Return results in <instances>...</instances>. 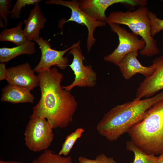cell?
Wrapping results in <instances>:
<instances>
[{
	"instance_id": "d6986e66",
	"label": "cell",
	"mask_w": 163,
	"mask_h": 163,
	"mask_svg": "<svg viewBox=\"0 0 163 163\" xmlns=\"http://www.w3.org/2000/svg\"><path fill=\"white\" fill-rule=\"evenodd\" d=\"M32 163H73L70 156L62 157L50 149L44 150Z\"/></svg>"
},
{
	"instance_id": "603a6c76",
	"label": "cell",
	"mask_w": 163,
	"mask_h": 163,
	"mask_svg": "<svg viewBox=\"0 0 163 163\" xmlns=\"http://www.w3.org/2000/svg\"><path fill=\"white\" fill-rule=\"evenodd\" d=\"M78 161L79 163H117L113 157H108L103 153L98 155L94 159L80 156Z\"/></svg>"
},
{
	"instance_id": "44dd1931",
	"label": "cell",
	"mask_w": 163,
	"mask_h": 163,
	"mask_svg": "<svg viewBox=\"0 0 163 163\" xmlns=\"http://www.w3.org/2000/svg\"><path fill=\"white\" fill-rule=\"evenodd\" d=\"M41 0H17L13 6V8L10 11V17L11 19H20L23 8L26 5L35 4L37 3H40Z\"/></svg>"
},
{
	"instance_id": "4fadbf2b",
	"label": "cell",
	"mask_w": 163,
	"mask_h": 163,
	"mask_svg": "<svg viewBox=\"0 0 163 163\" xmlns=\"http://www.w3.org/2000/svg\"><path fill=\"white\" fill-rule=\"evenodd\" d=\"M138 51L131 52L123 58L118 66L124 78L127 80L131 78L137 73L143 75L145 78L151 75L154 72L155 67L152 64L145 66L141 64L137 58Z\"/></svg>"
},
{
	"instance_id": "277c9868",
	"label": "cell",
	"mask_w": 163,
	"mask_h": 163,
	"mask_svg": "<svg viewBox=\"0 0 163 163\" xmlns=\"http://www.w3.org/2000/svg\"><path fill=\"white\" fill-rule=\"evenodd\" d=\"M148 9L146 6H140L133 11H113L107 17L106 22L127 26L132 33L139 36L145 41V47L139 51L140 55L148 57L158 55L160 50L156 40L151 34V25L148 16Z\"/></svg>"
},
{
	"instance_id": "d4e9b609",
	"label": "cell",
	"mask_w": 163,
	"mask_h": 163,
	"mask_svg": "<svg viewBox=\"0 0 163 163\" xmlns=\"http://www.w3.org/2000/svg\"><path fill=\"white\" fill-rule=\"evenodd\" d=\"M7 69L5 65L3 63L0 64V80H6L7 79Z\"/></svg>"
},
{
	"instance_id": "7c38bea8",
	"label": "cell",
	"mask_w": 163,
	"mask_h": 163,
	"mask_svg": "<svg viewBox=\"0 0 163 163\" xmlns=\"http://www.w3.org/2000/svg\"><path fill=\"white\" fill-rule=\"evenodd\" d=\"M34 72L29 64L26 62L7 69L6 80L8 84L27 88L31 91L39 84L38 77L34 74Z\"/></svg>"
},
{
	"instance_id": "83f0119b",
	"label": "cell",
	"mask_w": 163,
	"mask_h": 163,
	"mask_svg": "<svg viewBox=\"0 0 163 163\" xmlns=\"http://www.w3.org/2000/svg\"><path fill=\"white\" fill-rule=\"evenodd\" d=\"M2 18L0 17V27L1 28H3L5 29V27H6L5 24L2 21Z\"/></svg>"
},
{
	"instance_id": "484cf974",
	"label": "cell",
	"mask_w": 163,
	"mask_h": 163,
	"mask_svg": "<svg viewBox=\"0 0 163 163\" xmlns=\"http://www.w3.org/2000/svg\"><path fill=\"white\" fill-rule=\"evenodd\" d=\"M0 163H25L23 162H18L15 161H4L2 160L0 161Z\"/></svg>"
},
{
	"instance_id": "5bb4252c",
	"label": "cell",
	"mask_w": 163,
	"mask_h": 163,
	"mask_svg": "<svg viewBox=\"0 0 163 163\" xmlns=\"http://www.w3.org/2000/svg\"><path fill=\"white\" fill-rule=\"evenodd\" d=\"M46 21L39 3H35L30 11L27 18L24 21L25 27L23 31L27 41H34L40 37V31L44 27Z\"/></svg>"
},
{
	"instance_id": "3957f363",
	"label": "cell",
	"mask_w": 163,
	"mask_h": 163,
	"mask_svg": "<svg viewBox=\"0 0 163 163\" xmlns=\"http://www.w3.org/2000/svg\"><path fill=\"white\" fill-rule=\"evenodd\" d=\"M128 133L133 143L146 154H163V99L151 106Z\"/></svg>"
},
{
	"instance_id": "9c48e42d",
	"label": "cell",
	"mask_w": 163,
	"mask_h": 163,
	"mask_svg": "<svg viewBox=\"0 0 163 163\" xmlns=\"http://www.w3.org/2000/svg\"><path fill=\"white\" fill-rule=\"evenodd\" d=\"M73 56L72 63L69 66L73 71L75 78L70 85L62 86V88L70 91L75 87H92L96 83V73L89 66H85L83 63V56L80 45L74 46L69 50L68 54Z\"/></svg>"
},
{
	"instance_id": "52a82bcc",
	"label": "cell",
	"mask_w": 163,
	"mask_h": 163,
	"mask_svg": "<svg viewBox=\"0 0 163 163\" xmlns=\"http://www.w3.org/2000/svg\"><path fill=\"white\" fill-rule=\"evenodd\" d=\"M45 3L47 5L54 4L62 5L67 7L71 10L70 17L66 21L59 23V26L61 29L65 23L69 21H74L86 27L88 30L87 47L88 52H89L96 41V39L94 36L95 29L97 27L106 26L107 23L97 21L90 17L81 9L79 6L78 1L77 0L71 1L50 0L45 1Z\"/></svg>"
},
{
	"instance_id": "e0dca14e",
	"label": "cell",
	"mask_w": 163,
	"mask_h": 163,
	"mask_svg": "<svg viewBox=\"0 0 163 163\" xmlns=\"http://www.w3.org/2000/svg\"><path fill=\"white\" fill-rule=\"evenodd\" d=\"M22 22L20 21L15 27L4 29L0 34V41L10 42L17 46L28 41L22 29Z\"/></svg>"
},
{
	"instance_id": "9a60e30c",
	"label": "cell",
	"mask_w": 163,
	"mask_h": 163,
	"mask_svg": "<svg viewBox=\"0 0 163 163\" xmlns=\"http://www.w3.org/2000/svg\"><path fill=\"white\" fill-rule=\"evenodd\" d=\"M2 102L13 104L33 103L35 97L27 88L8 84L2 89Z\"/></svg>"
},
{
	"instance_id": "ba28073f",
	"label": "cell",
	"mask_w": 163,
	"mask_h": 163,
	"mask_svg": "<svg viewBox=\"0 0 163 163\" xmlns=\"http://www.w3.org/2000/svg\"><path fill=\"white\" fill-rule=\"evenodd\" d=\"M34 41L38 45L41 53L40 60L34 69V72L38 73L49 70L53 66H57L61 70L65 69L69 66V60L67 57L64 56V54L72 47L80 45L81 42L79 40L67 49L58 51L52 48L50 42L41 37Z\"/></svg>"
},
{
	"instance_id": "7a4b0ae2",
	"label": "cell",
	"mask_w": 163,
	"mask_h": 163,
	"mask_svg": "<svg viewBox=\"0 0 163 163\" xmlns=\"http://www.w3.org/2000/svg\"><path fill=\"white\" fill-rule=\"evenodd\" d=\"M163 99V92L143 99L135 98L119 105L104 114L97 125L99 134L110 141L117 140L144 118L147 110Z\"/></svg>"
},
{
	"instance_id": "cb8c5ba5",
	"label": "cell",
	"mask_w": 163,
	"mask_h": 163,
	"mask_svg": "<svg viewBox=\"0 0 163 163\" xmlns=\"http://www.w3.org/2000/svg\"><path fill=\"white\" fill-rule=\"evenodd\" d=\"M12 4L11 0H0V17L4 20L6 27L8 24L10 16L9 9L12 7Z\"/></svg>"
},
{
	"instance_id": "8992f818",
	"label": "cell",
	"mask_w": 163,
	"mask_h": 163,
	"mask_svg": "<svg viewBox=\"0 0 163 163\" xmlns=\"http://www.w3.org/2000/svg\"><path fill=\"white\" fill-rule=\"evenodd\" d=\"M111 30L117 35L119 43L117 47L110 54L106 56L104 60L118 66L122 59L127 53L134 51H139L145 47L146 43L132 33L128 31L120 25L108 23Z\"/></svg>"
},
{
	"instance_id": "5b68a950",
	"label": "cell",
	"mask_w": 163,
	"mask_h": 163,
	"mask_svg": "<svg viewBox=\"0 0 163 163\" xmlns=\"http://www.w3.org/2000/svg\"><path fill=\"white\" fill-rule=\"evenodd\" d=\"M52 129L46 119L30 117L24 132L26 147L35 152L47 149L53 139Z\"/></svg>"
},
{
	"instance_id": "30bf717a",
	"label": "cell",
	"mask_w": 163,
	"mask_h": 163,
	"mask_svg": "<svg viewBox=\"0 0 163 163\" xmlns=\"http://www.w3.org/2000/svg\"><path fill=\"white\" fill-rule=\"evenodd\" d=\"M81 10L94 19L106 22V9L116 3L126 4L132 6H145V0H80L78 1Z\"/></svg>"
},
{
	"instance_id": "4316f807",
	"label": "cell",
	"mask_w": 163,
	"mask_h": 163,
	"mask_svg": "<svg viewBox=\"0 0 163 163\" xmlns=\"http://www.w3.org/2000/svg\"><path fill=\"white\" fill-rule=\"evenodd\" d=\"M158 163H163V154H161L158 157Z\"/></svg>"
},
{
	"instance_id": "6da1fadb",
	"label": "cell",
	"mask_w": 163,
	"mask_h": 163,
	"mask_svg": "<svg viewBox=\"0 0 163 163\" xmlns=\"http://www.w3.org/2000/svg\"><path fill=\"white\" fill-rule=\"evenodd\" d=\"M37 76L41 97L30 117L46 119L52 129L66 128L73 121L78 103L70 91L61 86L63 75L54 67Z\"/></svg>"
},
{
	"instance_id": "8fae6325",
	"label": "cell",
	"mask_w": 163,
	"mask_h": 163,
	"mask_svg": "<svg viewBox=\"0 0 163 163\" xmlns=\"http://www.w3.org/2000/svg\"><path fill=\"white\" fill-rule=\"evenodd\" d=\"M152 62L155 70L151 75L145 78L139 84L136 92V99L150 97L163 89V56L155 59Z\"/></svg>"
},
{
	"instance_id": "2e32d148",
	"label": "cell",
	"mask_w": 163,
	"mask_h": 163,
	"mask_svg": "<svg viewBox=\"0 0 163 163\" xmlns=\"http://www.w3.org/2000/svg\"><path fill=\"white\" fill-rule=\"evenodd\" d=\"M35 52V43L32 41H27L23 44L14 47L0 48V62L3 63L8 62L19 55H31L34 54Z\"/></svg>"
},
{
	"instance_id": "7402d4cb",
	"label": "cell",
	"mask_w": 163,
	"mask_h": 163,
	"mask_svg": "<svg viewBox=\"0 0 163 163\" xmlns=\"http://www.w3.org/2000/svg\"><path fill=\"white\" fill-rule=\"evenodd\" d=\"M147 14L151 22V34L153 37L163 30V20L158 18L155 13L150 11H148Z\"/></svg>"
},
{
	"instance_id": "ac0fdd59",
	"label": "cell",
	"mask_w": 163,
	"mask_h": 163,
	"mask_svg": "<svg viewBox=\"0 0 163 163\" xmlns=\"http://www.w3.org/2000/svg\"><path fill=\"white\" fill-rule=\"evenodd\" d=\"M126 149L133 152L134 157L130 163H158V157L153 154H148L136 146L130 140L126 142Z\"/></svg>"
},
{
	"instance_id": "ffe728a7",
	"label": "cell",
	"mask_w": 163,
	"mask_h": 163,
	"mask_svg": "<svg viewBox=\"0 0 163 163\" xmlns=\"http://www.w3.org/2000/svg\"><path fill=\"white\" fill-rule=\"evenodd\" d=\"M84 132L82 128H77L74 132L67 135L62 144V148L58 154L65 156L67 155L77 140L80 138Z\"/></svg>"
}]
</instances>
